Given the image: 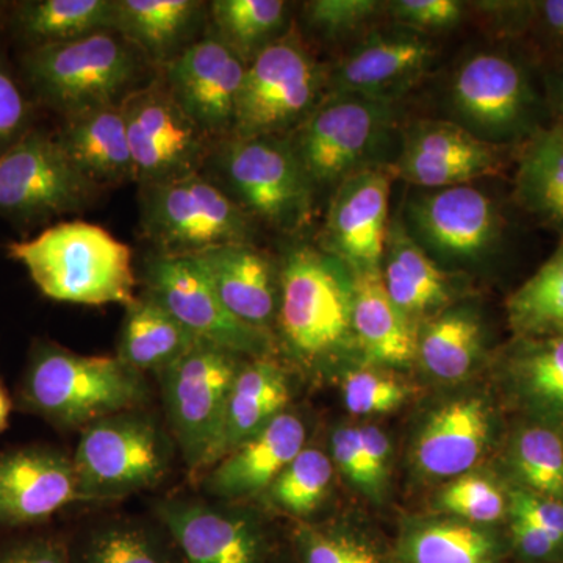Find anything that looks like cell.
Segmentation results:
<instances>
[{"mask_svg":"<svg viewBox=\"0 0 563 563\" xmlns=\"http://www.w3.org/2000/svg\"><path fill=\"white\" fill-rule=\"evenodd\" d=\"M150 398L144 374L120 358L77 354L47 340L33 344L20 390L22 409L65 431L141 409Z\"/></svg>","mask_w":563,"mask_h":563,"instance_id":"cell-1","label":"cell"},{"mask_svg":"<svg viewBox=\"0 0 563 563\" xmlns=\"http://www.w3.org/2000/svg\"><path fill=\"white\" fill-rule=\"evenodd\" d=\"M10 3L0 2V27L5 25L7 21V11H9Z\"/></svg>","mask_w":563,"mask_h":563,"instance_id":"cell-54","label":"cell"},{"mask_svg":"<svg viewBox=\"0 0 563 563\" xmlns=\"http://www.w3.org/2000/svg\"><path fill=\"white\" fill-rule=\"evenodd\" d=\"M402 221L422 250L444 262L483 261L501 243L498 206L487 192L472 185L412 196Z\"/></svg>","mask_w":563,"mask_h":563,"instance_id":"cell-15","label":"cell"},{"mask_svg":"<svg viewBox=\"0 0 563 563\" xmlns=\"http://www.w3.org/2000/svg\"><path fill=\"white\" fill-rule=\"evenodd\" d=\"M531 18L539 22L551 40L563 44V0L532 2Z\"/></svg>","mask_w":563,"mask_h":563,"instance_id":"cell-51","label":"cell"},{"mask_svg":"<svg viewBox=\"0 0 563 563\" xmlns=\"http://www.w3.org/2000/svg\"><path fill=\"white\" fill-rule=\"evenodd\" d=\"M393 18L407 29L444 31L462 21L463 3L459 0H396L388 3Z\"/></svg>","mask_w":563,"mask_h":563,"instance_id":"cell-47","label":"cell"},{"mask_svg":"<svg viewBox=\"0 0 563 563\" xmlns=\"http://www.w3.org/2000/svg\"><path fill=\"white\" fill-rule=\"evenodd\" d=\"M80 501L73 457L52 448H20L0 454V526L44 523Z\"/></svg>","mask_w":563,"mask_h":563,"instance_id":"cell-20","label":"cell"},{"mask_svg":"<svg viewBox=\"0 0 563 563\" xmlns=\"http://www.w3.org/2000/svg\"><path fill=\"white\" fill-rule=\"evenodd\" d=\"M296 563H398L379 542L344 526L299 521L291 532Z\"/></svg>","mask_w":563,"mask_h":563,"instance_id":"cell-39","label":"cell"},{"mask_svg":"<svg viewBox=\"0 0 563 563\" xmlns=\"http://www.w3.org/2000/svg\"><path fill=\"white\" fill-rule=\"evenodd\" d=\"M214 157L224 181L220 187L251 218L280 231H295L309 221L313 184L288 141L229 136Z\"/></svg>","mask_w":563,"mask_h":563,"instance_id":"cell-8","label":"cell"},{"mask_svg":"<svg viewBox=\"0 0 563 563\" xmlns=\"http://www.w3.org/2000/svg\"><path fill=\"white\" fill-rule=\"evenodd\" d=\"M509 517L528 521L563 548V501L515 488L509 493Z\"/></svg>","mask_w":563,"mask_h":563,"instance_id":"cell-48","label":"cell"},{"mask_svg":"<svg viewBox=\"0 0 563 563\" xmlns=\"http://www.w3.org/2000/svg\"><path fill=\"white\" fill-rule=\"evenodd\" d=\"M7 27L25 49L114 31V0H22L10 3Z\"/></svg>","mask_w":563,"mask_h":563,"instance_id":"cell-31","label":"cell"},{"mask_svg":"<svg viewBox=\"0 0 563 563\" xmlns=\"http://www.w3.org/2000/svg\"><path fill=\"white\" fill-rule=\"evenodd\" d=\"M380 273L385 290L407 320L413 322L435 313L450 301L446 274L415 242L402 218L390 222Z\"/></svg>","mask_w":563,"mask_h":563,"instance_id":"cell-28","label":"cell"},{"mask_svg":"<svg viewBox=\"0 0 563 563\" xmlns=\"http://www.w3.org/2000/svg\"><path fill=\"white\" fill-rule=\"evenodd\" d=\"M506 373L521 406L551 428L563 426V333L520 336L507 358Z\"/></svg>","mask_w":563,"mask_h":563,"instance_id":"cell-34","label":"cell"},{"mask_svg":"<svg viewBox=\"0 0 563 563\" xmlns=\"http://www.w3.org/2000/svg\"><path fill=\"white\" fill-rule=\"evenodd\" d=\"M409 398V388L376 369H355L343 379V399L346 409L358 417L384 415L401 407Z\"/></svg>","mask_w":563,"mask_h":563,"instance_id":"cell-43","label":"cell"},{"mask_svg":"<svg viewBox=\"0 0 563 563\" xmlns=\"http://www.w3.org/2000/svg\"><path fill=\"white\" fill-rule=\"evenodd\" d=\"M374 0H313L307 2L306 20L325 36H339L355 31L383 9Z\"/></svg>","mask_w":563,"mask_h":563,"instance_id":"cell-45","label":"cell"},{"mask_svg":"<svg viewBox=\"0 0 563 563\" xmlns=\"http://www.w3.org/2000/svg\"><path fill=\"white\" fill-rule=\"evenodd\" d=\"M0 563H70L68 542L54 536L14 540L0 548Z\"/></svg>","mask_w":563,"mask_h":563,"instance_id":"cell-49","label":"cell"},{"mask_svg":"<svg viewBox=\"0 0 563 563\" xmlns=\"http://www.w3.org/2000/svg\"><path fill=\"white\" fill-rule=\"evenodd\" d=\"M332 477V459L320 450L303 448L269 485L265 495L276 509L306 520L328 498Z\"/></svg>","mask_w":563,"mask_h":563,"instance_id":"cell-40","label":"cell"},{"mask_svg":"<svg viewBox=\"0 0 563 563\" xmlns=\"http://www.w3.org/2000/svg\"><path fill=\"white\" fill-rule=\"evenodd\" d=\"M306 439L301 418L285 410L257 435L211 466L203 487L228 503L262 495L306 448Z\"/></svg>","mask_w":563,"mask_h":563,"instance_id":"cell-22","label":"cell"},{"mask_svg":"<svg viewBox=\"0 0 563 563\" xmlns=\"http://www.w3.org/2000/svg\"><path fill=\"white\" fill-rule=\"evenodd\" d=\"M125 309L117 357L135 372L161 373L201 342L147 292Z\"/></svg>","mask_w":563,"mask_h":563,"instance_id":"cell-33","label":"cell"},{"mask_svg":"<svg viewBox=\"0 0 563 563\" xmlns=\"http://www.w3.org/2000/svg\"><path fill=\"white\" fill-rule=\"evenodd\" d=\"M507 313L521 339L563 333V240L537 273L510 295Z\"/></svg>","mask_w":563,"mask_h":563,"instance_id":"cell-38","label":"cell"},{"mask_svg":"<svg viewBox=\"0 0 563 563\" xmlns=\"http://www.w3.org/2000/svg\"><path fill=\"white\" fill-rule=\"evenodd\" d=\"M295 562H296V561H295ZM272 563H276V561H274V559H273Z\"/></svg>","mask_w":563,"mask_h":563,"instance_id":"cell-55","label":"cell"},{"mask_svg":"<svg viewBox=\"0 0 563 563\" xmlns=\"http://www.w3.org/2000/svg\"><path fill=\"white\" fill-rule=\"evenodd\" d=\"M140 203L141 229L162 255L190 257L254 235L250 214L201 173L141 185Z\"/></svg>","mask_w":563,"mask_h":563,"instance_id":"cell-6","label":"cell"},{"mask_svg":"<svg viewBox=\"0 0 563 563\" xmlns=\"http://www.w3.org/2000/svg\"><path fill=\"white\" fill-rule=\"evenodd\" d=\"M101 188L70 161L57 133L33 128L0 157V217L40 225L91 206Z\"/></svg>","mask_w":563,"mask_h":563,"instance_id":"cell-9","label":"cell"},{"mask_svg":"<svg viewBox=\"0 0 563 563\" xmlns=\"http://www.w3.org/2000/svg\"><path fill=\"white\" fill-rule=\"evenodd\" d=\"M547 92L548 103L555 118L554 124L563 128V66L548 77Z\"/></svg>","mask_w":563,"mask_h":563,"instance_id":"cell-52","label":"cell"},{"mask_svg":"<svg viewBox=\"0 0 563 563\" xmlns=\"http://www.w3.org/2000/svg\"><path fill=\"white\" fill-rule=\"evenodd\" d=\"M393 553L398 563H504L510 547L488 526L444 518L404 528Z\"/></svg>","mask_w":563,"mask_h":563,"instance_id":"cell-30","label":"cell"},{"mask_svg":"<svg viewBox=\"0 0 563 563\" xmlns=\"http://www.w3.org/2000/svg\"><path fill=\"white\" fill-rule=\"evenodd\" d=\"M243 363L242 355L201 340L158 373L174 440L191 473L218 462L229 395Z\"/></svg>","mask_w":563,"mask_h":563,"instance_id":"cell-7","label":"cell"},{"mask_svg":"<svg viewBox=\"0 0 563 563\" xmlns=\"http://www.w3.org/2000/svg\"><path fill=\"white\" fill-rule=\"evenodd\" d=\"M395 122L393 101L331 95L314 107L288 141L314 185L342 184L372 168L369 158Z\"/></svg>","mask_w":563,"mask_h":563,"instance_id":"cell-10","label":"cell"},{"mask_svg":"<svg viewBox=\"0 0 563 563\" xmlns=\"http://www.w3.org/2000/svg\"><path fill=\"white\" fill-rule=\"evenodd\" d=\"M31 95L0 52V157L33 129Z\"/></svg>","mask_w":563,"mask_h":563,"instance_id":"cell-44","label":"cell"},{"mask_svg":"<svg viewBox=\"0 0 563 563\" xmlns=\"http://www.w3.org/2000/svg\"><path fill=\"white\" fill-rule=\"evenodd\" d=\"M185 563H272L268 532L239 507L174 498L155 507Z\"/></svg>","mask_w":563,"mask_h":563,"instance_id":"cell-16","label":"cell"},{"mask_svg":"<svg viewBox=\"0 0 563 563\" xmlns=\"http://www.w3.org/2000/svg\"><path fill=\"white\" fill-rule=\"evenodd\" d=\"M503 168L499 144L479 139L457 122L422 121L407 132L401 154L388 169L415 187L439 190L496 176Z\"/></svg>","mask_w":563,"mask_h":563,"instance_id":"cell-18","label":"cell"},{"mask_svg":"<svg viewBox=\"0 0 563 563\" xmlns=\"http://www.w3.org/2000/svg\"><path fill=\"white\" fill-rule=\"evenodd\" d=\"M172 459V440L143 410L92 422L81 431L73 457L80 501H110L157 487Z\"/></svg>","mask_w":563,"mask_h":563,"instance_id":"cell-5","label":"cell"},{"mask_svg":"<svg viewBox=\"0 0 563 563\" xmlns=\"http://www.w3.org/2000/svg\"><path fill=\"white\" fill-rule=\"evenodd\" d=\"M7 252L54 301L92 307L136 301L132 250L101 225L55 222L31 240L7 244Z\"/></svg>","mask_w":563,"mask_h":563,"instance_id":"cell-2","label":"cell"},{"mask_svg":"<svg viewBox=\"0 0 563 563\" xmlns=\"http://www.w3.org/2000/svg\"><path fill=\"white\" fill-rule=\"evenodd\" d=\"M510 457L526 490L563 501V437L559 429L548 424L521 429Z\"/></svg>","mask_w":563,"mask_h":563,"instance_id":"cell-41","label":"cell"},{"mask_svg":"<svg viewBox=\"0 0 563 563\" xmlns=\"http://www.w3.org/2000/svg\"><path fill=\"white\" fill-rule=\"evenodd\" d=\"M357 431L363 451H365L366 461L369 463V468H372L377 483L385 488L388 468H390V440H388L387 433L383 429L377 428V426H361V428H357Z\"/></svg>","mask_w":563,"mask_h":563,"instance_id":"cell-50","label":"cell"},{"mask_svg":"<svg viewBox=\"0 0 563 563\" xmlns=\"http://www.w3.org/2000/svg\"><path fill=\"white\" fill-rule=\"evenodd\" d=\"M55 133L74 165L101 190L136 181L120 103L66 118Z\"/></svg>","mask_w":563,"mask_h":563,"instance_id":"cell-25","label":"cell"},{"mask_svg":"<svg viewBox=\"0 0 563 563\" xmlns=\"http://www.w3.org/2000/svg\"><path fill=\"white\" fill-rule=\"evenodd\" d=\"M140 52L114 31L25 49L21 77L32 101L63 120L121 103L143 70Z\"/></svg>","mask_w":563,"mask_h":563,"instance_id":"cell-3","label":"cell"},{"mask_svg":"<svg viewBox=\"0 0 563 563\" xmlns=\"http://www.w3.org/2000/svg\"><path fill=\"white\" fill-rule=\"evenodd\" d=\"M287 11L284 0H214L209 5L213 36L246 65L280 38Z\"/></svg>","mask_w":563,"mask_h":563,"instance_id":"cell-37","label":"cell"},{"mask_svg":"<svg viewBox=\"0 0 563 563\" xmlns=\"http://www.w3.org/2000/svg\"><path fill=\"white\" fill-rule=\"evenodd\" d=\"M70 563H185L161 521L113 518L68 543Z\"/></svg>","mask_w":563,"mask_h":563,"instance_id":"cell-32","label":"cell"},{"mask_svg":"<svg viewBox=\"0 0 563 563\" xmlns=\"http://www.w3.org/2000/svg\"><path fill=\"white\" fill-rule=\"evenodd\" d=\"M290 399L287 373L277 363L266 357L244 362L229 395L218 462L284 413Z\"/></svg>","mask_w":563,"mask_h":563,"instance_id":"cell-29","label":"cell"},{"mask_svg":"<svg viewBox=\"0 0 563 563\" xmlns=\"http://www.w3.org/2000/svg\"><path fill=\"white\" fill-rule=\"evenodd\" d=\"M451 102L463 128L493 144L531 136L539 99L525 69L499 52H477L455 70Z\"/></svg>","mask_w":563,"mask_h":563,"instance_id":"cell-13","label":"cell"},{"mask_svg":"<svg viewBox=\"0 0 563 563\" xmlns=\"http://www.w3.org/2000/svg\"><path fill=\"white\" fill-rule=\"evenodd\" d=\"M11 410H13V402H11L9 391L5 390L2 380H0V433L9 428Z\"/></svg>","mask_w":563,"mask_h":563,"instance_id":"cell-53","label":"cell"},{"mask_svg":"<svg viewBox=\"0 0 563 563\" xmlns=\"http://www.w3.org/2000/svg\"><path fill=\"white\" fill-rule=\"evenodd\" d=\"M346 269L313 247H292L285 254L276 324L285 347L303 365L331 361L354 342L352 277Z\"/></svg>","mask_w":563,"mask_h":563,"instance_id":"cell-4","label":"cell"},{"mask_svg":"<svg viewBox=\"0 0 563 563\" xmlns=\"http://www.w3.org/2000/svg\"><path fill=\"white\" fill-rule=\"evenodd\" d=\"M190 257L236 320L258 331H272L279 312V273L263 252L251 243L229 244Z\"/></svg>","mask_w":563,"mask_h":563,"instance_id":"cell-23","label":"cell"},{"mask_svg":"<svg viewBox=\"0 0 563 563\" xmlns=\"http://www.w3.org/2000/svg\"><path fill=\"white\" fill-rule=\"evenodd\" d=\"M515 198L548 228L563 231V128L537 129L515 174Z\"/></svg>","mask_w":563,"mask_h":563,"instance_id":"cell-35","label":"cell"},{"mask_svg":"<svg viewBox=\"0 0 563 563\" xmlns=\"http://www.w3.org/2000/svg\"><path fill=\"white\" fill-rule=\"evenodd\" d=\"M393 179L390 169L372 166L336 187L322 231V247L351 273L383 265Z\"/></svg>","mask_w":563,"mask_h":563,"instance_id":"cell-19","label":"cell"},{"mask_svg":"<svg viewBox=\"0 0 563 563\" xmlns=\"http://www.w3.org/2000/svg\"><path fill=\"white\" fill-rule=\"evenodd\" d=\"M120 106L140 185L201 173L213 139L185 113L161 77L129 92Z\"/></svg>","mask_w":563,"mask_h":563,"instance_id":"cell-12","label":"cell"},{"mask_svg":"<svg viewBox=\"0 0 563 563\" xmlns=\"http://www.w3.org/2000/svg\"><path fill=\"white\" fill-rule=\"evenodd\" d=\"M144 284V292L203 342L242 357H266L272 351L269 333L236 320L220 301L195 258L158 254L147 262Z\"/></svg>","mask_w":563,"mask_h":563,"instance_id":"cell-14","label":"cell"},{"mask_svg":"<svg viewBox=\"0 0 563 563\" xmlns=\"http://www.w3.org/2000/svg\"><path fill=\"white\" fill-rule=\"evenodd\" d=\"M483 350V321L466 307L440 313L418 333L417 358L426 372L444 383L465 379Z\"/></svg>","mask_w":563,"mask_h":563,"instance_id":"cell-36","label":"cell"},{"mask_svg":"<svg viewBox=\"0 0 563 563\" xmlns=\"http://www.w3.org/2000/svg\"><path fill=\"white\" fill-rule=\"evenodd\" d=\"M431 41L413 32L374 33L336 65L331 95H358L393 101L420 79L433 60Z\"/></svg>","mask_w":563,"mask_h":563,"instance_id":"cell-21","label":"cell"},{"mask_svg":"<svg viewBox=\"0 0 563 563\" xmlns=\"http://www.w3.org/2000/svg\"><path fill=\"white\" fill-rule=\"evenodd\" d=\"M490 433L492 413L484 399L448 402L422 426L415 442V465L433 479H454L481 461Z\"/></svg>","mask_w":563,"mask_h":563,"instance_id":"cell-24","label":"cell"},{"mask_svg":"<svg viewBox=\"0 0 563 563\" xmlns=\"http://www.w3.org/2000/svg\"><path fill=\"white\" fill-rule=\"evenodd\" d=\"M351 274L354 342L377 365H409L417 358L418 333L385 290L380 268Z\"/></svg>","mask_w":563,"mask_h":563,"instance_id":"cell-26","label":"cell"},{"mask_svg":"<svg viewBox=\"0 0 563 563\" xmlns=\"http://www.w3.org/2000/svg\"><path fill=\"white\" fill-rule=\"evenodd\" d=\"M331 453L332 463L339 466L343 476L357 490L374 499L383 498L385 488L377 483L369 468L361 439H358L357 428H351V426L336 428L331 437Z\"/></svg>","mask_w":563,"mask_h":563,"instance_id":"cell-46","label":"cell"},{"mask_svg":"<svg viewBox=\"0 0 563 563\" xmlns=\"http://www.w3.org/2000/svg\"><path fill=\"white\" fill-rule=\"evenodd\" d=\"M320 66L292 33L266 46L246 66L231 136H277L296 129L318 106Z\"/></svg>","mask_w":563,"mask_h":563,"instance_id":"cell-11","label":"cell"},{"mask_svg":"<svg viewBox=\"0 0 563 563\" xmlns=\"http://www.w3.org/2000/svg\"><path fill=\"white\" fill-rule=\"evenodd\" d=\"M207 11L198 0H114V32L162 66L195 43Z\"/></svg>","mask_w":563,"mask_h":563,"instance_id":"cell-27","label":"cell"},{"mask_svg":"<svg viewBox=\"0 0 563 563\" xmlns=\"http://www.w3.org/2000/svg\"><path fill=\"white\" fill-rule=\"evenodd\" d=\"M246 63L217 36L195 41L161 66L173 98L211 139H229Z\"/></svg>","mask_w":563,"mask_h":563,"instance_id":"cell-17","label":"cell"},{"mask_svg":"<svg viewBox=\"0 0 563 563\" xmlns=\"http://www.w3.org/2000/svg\"><path fill=\"white\" fill-rule=\"evenodd\" d=\"M437 507L451 518L490 528L509 517V495L495 481L466 473L437 495Z\"/></svg>","mask_w":563,"mask_h":563,"instance_id":"cell-42","label":"cell"}]
</instances>
